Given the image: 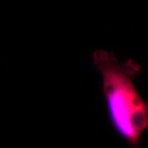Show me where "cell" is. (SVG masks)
Listing matches in <instances>:
<instances>
[{
  "label": "cell",
  "instance_id": "obj_1",
  "mask_svg": "<svg viewBox=\"0 0 148 148\" xmlns=\"http://www.w3.org/2000/svg\"><path fill=\"white\" fill-rule=\"evenodd\" d=\"M92 61L101 76L110 124L127 145L136 147L148 129V103L134 83L141 67L132 60L121 63L113 53L103 50L92 53Z\"/></svg>",
  "mask_w": 148,
  "mask_h": 148
}]
</instances>
